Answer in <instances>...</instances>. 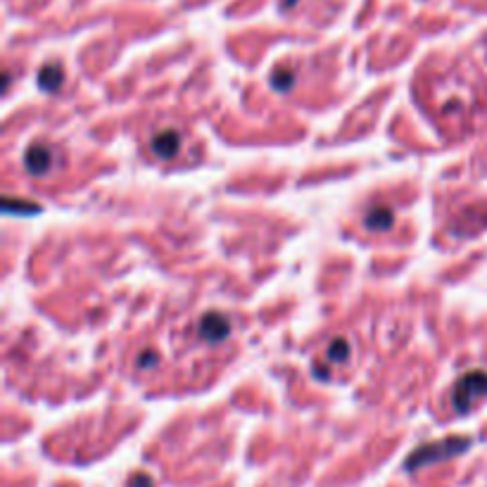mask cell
Masks as SVG:
<instances>
[{"instance_id": "cell-1", "label": "cell", "mask_w": 487, "mask_h": 487, "mask_svg": "<svg viewBox=\"0 0 487 487\" xmlns=\"http://www.w3.org/2000/svg\"><path fill=\"white\" fill-rule=\"evenodd\" d=\"M487 395V373L485 371H469L457 380L452 390V404L459 414L471 411Z\"/></svg>"}, {"instance_id": "cell-2", "label": "cell", "mask_w": 487, "mask_h": 487, "mask_svg": "<svg viewBox=\"0 0 487 487\" xmlns=\"http://www.w3.org/2000/svg\"><path fill=\"white\" fill-rule=\"evenodd\" d=\"M469 445H471L469 440H461V438H447V440H440V443H431L409 457L407 469H421V466L435 464V461H445L454 457V454L464 452Z\"/></svg>"}, {"instance_id": "cell-3", "label": "cell", "mask_w": 487, "mask_h": 487, "mask_svg": "<svg viewBox=\"0 0 487 487\" xmlns=\"http://www.w3.org/2000/svg\"><path fill=\"white\" fill-rule=\"evenodd\" d=\"M198 333L207 342H222L224 337L231 333V321L226 319L222 311H210V314H205L203 321H200Z\"/></svg>"}, {"instance_id": "cell-4", "label": "cell", "mask_w": 487, "mask_h": 487, "mask_svg": "<svg viewBox=\"0 0 487 487\" xmlns=\"http://www.w3.org/2000/svg\"><path fill=\"white\" fill-rule=\"evenodd\" d=\"M53 162H55V152L50 145H43V143H38V145H31L27 157H24V167H27L29 174H48L50 169H53Z\"/></svg>"}, {"instance_id": "cell-5", "label": "cell", "mask_w": 487, "mask_h": 487, "mask_svg": "<svg viewBox=\"0 0 487 487\" xmlns=\"http://www.w3.org/2000/svg\"><path fill=\"white\" fill-rule=\"evenodd\" d=\"M181 150V133L174 128H164V131L155 133L152 138V155L160 160H172L174 155Z\"/></svg>"}, {"instance_id": "cell-6", "label": "cell", "mask_w": 487, "mask_h": 487, "mask_svg": "<svg viewBox=\"0 0 487 487\" xmlns=\"http://www.w3.org/2000/svg\"><path fill=\"white\" fill-rule=\"evenodd\" d=\"M349 356H352V345H349V340H345V337H335V340L328 345L326 361L345 363V361H349Z\"/></svg>"}, {"instance_id": "cell-7", "label": "cell", "mask_w": 487, "mask_h": 487, "mask_svg": "<svg viewBox=\"0 0 487 487\" xmlns=\"http://www.w3.org/2000/svg\"><path fill=\"white\" fill-rule=\"evenodd\" d=\"M38 83H41L43 90H57L62 83V69L57 64H45L38 74Z\"/></svg>"}, {"instance_id": "cell-8", "label": "cell", "mask_w": 487, "mask_h": 487, "mask_svg": "<svg viewBox=\"0 0 487 487\" xmlns=\"http://www.w3.org/2000/svg\"><path fill=\"white\" fill-rule=\"evenodd\" d=\"M366 226L368 229H390L392 226V212L387 210V207H375L366 214Z\"/></svg>"}, {"instance_id": "cell-9", "label": "cell", "mask_w": 487, "mask_h": 487, "mask_svg": "<svg viewBox=\"0 0 487 487\" xmlns=\"http://www.w3.org/2000/svg\"><path fill=\"white\" fill-rule=\"evenodd\" d=\"M136 366H138V368L157 366V352H152V349H143V352L136 356Z\"/></svg>"}, {"instance_id": "cell-10", "label": "cell", "mask_w": 487, "mask_h": 487, "mask_svg": "<svg viewBox=\"0 0 487 487\" xmlns=\"http://www.w3.org/2000/svg\"><path fill=\"white\" fill-rule=\"evenodd\" d=\"M292 71H278V74L274 76V86L278 90H290L292 88Z\"/></svg>"}]
</instances>
